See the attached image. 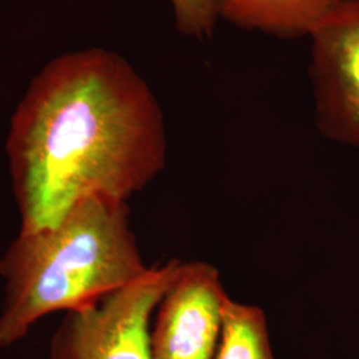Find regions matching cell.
<instances>
[{"instance_id": "1", "label": "cell", "mask_w": 359, "mask_h": 359, "mask_svg": "<svg viewBox=\"0 0 359 359\" xmlns=\"http://www.w3.org/2000/svg\"><path fill=\"white\" fill-rule=\"evenodd\" d=\"M6 154L20 231L53 226L81 198L127 201L164 169L163 109L121 55L68 52L32 79Z\"/></svg>"}, {"instance_id": "5", "label": "cell", "mask_w": 359, "mask_h": 359, "mask_svg": "<svg viewBox=\"0 0 359 359\" xmlns=\"http://www.w3.org/2000/svg\"><path fill=\"white\" fill-rule=\"evenodd\" d=\"M228 297L215 266L181 262L157 306L152 359H215Z\"/></svg>"}, {"instance_id": "2", "label": "cell", "mask_w": 359, "mask_h": 359, "mask_svg": "<svg viewBox=\"0 0 359 359\" xmlns=\"http://www.w3.org/2000/svg\"><path fill=\"white\" fill-rule=\"evenodd\" d=\"M148 269L127 201L88 196L53 226L19 231L0 258V348L22 341L41 318L90 306Z\"/></svg>"}, {"instance_id": "7", "label": "cell", "mask_w": 359, "mask_h": 359, "mask_svg": "<svg viewBox=\"0 0 359 359\" xmlns=\"http://www.w3.org/2000/svg\"><path fill=\"white\" fill-rule=\"evenodd\" d=\"M215 359H274L262 309L228 297Z\"/></svg>"}, {"instance_id": "6", "label": "cell", "mask_w": 359, "mask_h": 359, "mask_svg": "<svg viewBox=\"0 0 359 359\" xmlns=\"http://www.w3.org/2000/svg\"><path fill=\"white\" fill-rule=\"evenodd\" d=\"M338 0H218L219 20L244 31L295 40L313 27Z\"/></svg>"}, {"instance_id": "8", "label": "cell", "mask_w": 359, "mask_h": 359, "mask_svg": "<svg viewBox=\"0 0 359 359\" xmlns=\"http://www.w3.org/2000/svg\"><path fill=\"white\" fill-rule=\"evenodd\" d=\"M175 26L181 35L196 40L210 38L219 22L218 0H169Z\"/></svg>"}, {"instance_id": "3", "label": "cell", "mask_w": 359, "mask_h": 359, "mask_svg": "<svg viewBox=\"0 0 359 359\" xmlns=\"http://www.w3.org/2000/svg\"><path fill=\"white\" fill-rule=\"evenodd\" d=\"M180 264L149 268L100 301L65 313L47 359H152L151 318Z\"/></svg>"}, {"instance_id": "4", "label": "cell", "mask_w": 359, "mask_h": 359, "mask_svg": "<svg viewBox=\"0 0 359 359\" xmlns=\"http://www.w3.org/2000/svg\"><path fill=\"white\" fill-rule=\"evenodd\" d=\"M308 38L317 127L327 139L359 148V0H338Z\"/></svg>"}]
</instances>
